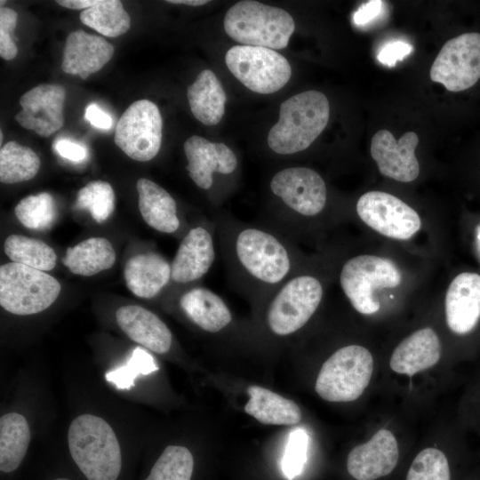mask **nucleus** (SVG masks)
Masks as SVG:
<instances>
[{
    "label": "nucleus",
    "instance_id": "obj_32",
    "mask_svg": "<svg viewBox=\"0 0 480 480\" xmlns=\"http://www.w3.org/2000/svg\"><path fill=\"white\" fill-rule=\"evenodd\" d=\"M80 20L103 36H119L131 27V18L118 0H100L98 4L84 10Z\"/></svg>",
    "mask_w": 480,
    "mask_h": 480
},
{
    "label": "nucleus",
    "instance_id": "obj_41",
    "mask_svg": "<svg viewBox=\"0 0 480 480\" xmlns=\"http://www.w3.org/2000/svg\"><path fill=\"white\" fill-rule=\"evenodd\" d=\"M412 45L396 41L384 45L377 55L378 60L388 67H393L398 60H402L412 52Z\"/></svg>",
    "mask_w": 480,
    "mask_h": 480
},
{
    "label": "nucleus",
    "instance_id": "obj_14",
    "mask_svg": "<svg viewBox=\"0 0 480 480\" xmlns=\"http://www.w3.org/2000/svg\"><path fill=\"white\" fill-rule=\"evenodd\" d=\"M215 236L213 220L195 225L186 232L171 263V282L189 285L209 272L216 258Z\"/></svg>",
    "mask_w": 480,
    "mask_h": 480
},
{
    "label": "nucleus",
    "instance_id": "obj_4",
    "mask_svg": "<svg viewBox=\"0 0 480 480\" xmlns=\"http://www.w3.org/2000/svg\"><path fill=\"white\" fill-rule=\"evenodd\" d=\"M330 106L321 92L298 93L280 105L279 120L268 134L269 148L278 155L307 149L326 127Z\"/></svg>",
    "mask_w": 480,
    "mask_h": 480
},
{
    "label": "nucleus",
    "instance_id": "obj_37",
    "mask_svg": "<svg viewBox=\"0 0 480 480\" xmlns=\"http://www.w3.org/2000/svg\"><path fill=\"white\" fill-rule=\"evenodd\" d=\"M406 480H450L447 458L436 448H426L417 454Z\"/></svg>",
    "mask_w": 480,
    "mask_h": 480
},
{
    "label": "nucleus",
    "instance_id": "obj_5",
    "mask_svg": "<svg viewBox=\"0 0 480 480\" xmlns=\"http://www.w3.org/2000/svg\"><path fill=\"white\" fill-rule=\"evenodd\" d=\"M68 443L75 463L88 480H116L122 455L116 434L102 418L82 414L68 431Z\"/></svg>",
    "mask_w": 480,
    "mask_h": 480
},
{
    "label": "nucleus",
    "instance_id": "obj_8",
    "mask_svg": "<svg viewBox=\"0 0 480 480\" xmlns=\"http://www.w3.org/2000/svg\"><path fill=\"white\" fill-rule=\"evenodd\" d=\"M61 286L44 271L16 262L0 267V305L6 311L28 316L48 308Z\"/></svg>",
    "mask_w": 480,
    "mask_h": 480
},
{
    "label": "nucleus",
    "instance_id": "obj_21",
    "mask_svg": "<svg viewBox=\"0 0 480 480\" xmlns=\"http://www.w3.org/2000/svg\"><path fill=\"white\" fill-rule=\"evenodd\" d=\"M116 319L121 330L133 341L157 354L167 353L172 344L168 326L155 313L137 305L120 307Z\"/></svg>",
    "mask_w": 480,
    "mask_h": 480
},
{
    "label": "nucleus",
    "instance_id": "obj_24",
    "mask_svg": "<svg viewBox=\"0 0 480 480\" xmlns=\"http://www.w3.org/2000/svg\"><path fill=\"white\" fill-rule=\"evenodd\" d=\"M124 276L135 296L152 299L171 283V264L159 253H140L126 262Z\"/></svg>",
    "mask_w": 480,
    "mask_h": 480
},
{
    "label": "nucleus",
    "instance_id": "obj_10",
    "mask_svg": "<svg viewBox=\"0 0 480 480\" xmlns=\"http://www.w3.org/2000/svg\"><path fill=\"white\" fill-rule=\"evenodd\" d=\"M225 62L236 79L257 93L269 94L279 91L292 76L286 58L269 48L235 45L227 52Z\"/></svg>",
    "mask_w": 480,
    "mask_h": 480
},
{
    "label": "nucleus",
    "instance_id": "obj_11",
    "mask_svg": "<svg viewBox=\"0 0 480 480\" xmlns=\"http://www.w3.org/2000/svg\"><path fill=\"white\" fill-rule=\"evenodd\" d=\"M430 78L452 92L475 87L480 81V32H463L449 39L431 66Z\"/></svg>",
    "mask_w": 480,
    "mask_h": 480
},
{
    "label": "nucleus",
    "instance_id": "obj_38",
    "mask_svg": "<svg viewBox=\"0 0 480 480\" xmlns=\"http://www.w3.org/2000/svg\"><path fill=\"white\" fill-rule=\"evenodd\" d=\"M308 443V434L302 428L294 429L289 435L282 460V469L286 478L292 479L301 473L307 459Z\"/></svg>",
    "mask_w": 480,
    "mask_h": 480
},
{
    "label": "nucleus",
    "instance_id": "obj_7",
    "mask_svg": "<svg viewBox=\"0 0 480 480\" xmlns=\"http://www.w3.org/2000/svg\"><path fill=\"white\" fill-rule=\"evenodd\" d=\"M373 371L371 352L359 345L336 350L322 365L315 389L329 402H351L369 385Z\"/></svg>",
    "mask_w": 480,
    "mask_h": 480
},
{
    "label": "nucleus",
    "instance_id": "obj_13",
    "mask_svg": "<svg viewBox=\"0 0 480 480\" xmlns=\"http://www.w3.org/2000/svg\"><path fill=\"white\" fill-rule=\"evenodd\" d=\"M360 220L376 232L405 240L416 234L421 220L417 212L398 197L382 191H369L356 202Z\"/></svg>",
    "mask_w": 480,
    "mask_h": 480
},
{
    "label": "nucleus",
    "instance_id": "obj_26",
    "mask_svg": "<svg viewBox=\"0 0 480 480\" xmlns=\"http://www.w3.org/2000/svg\"><path fill=\"white\" fill-rule=\"evenodd\" d=\"M188 100L193 116L205 125L218 124L225 112L226 93L210 69L201 71L188 87Z\"/></svg>",
    "mask_w": 480,
    "mask_h": 480
},
{
    "label": "nucleus",
    "instance_id": "obj_2",
    "mask_svg": "<svg viewBox=\"0 0 480 480\" xmlns=\"http://www.w3.org/2000/svg\"><path fill=\"white\" fill-rule=\"evenodd\" d=\"M272 202L260 222L293 242L309 220L319 218L327 204V188L322 176L304 166H289L273 174L268 182Z\"/></svg>",
    "mask_w": 480,
    "mask_h": 480
},
{
    "label": "nucleus",
    "instance_id": "obj_16",
    "mask_svg": "<svg viewBox=\"0 0 480 480\" xmlns=\"http://www.w3.org/2000/svg\"><path fill=\"white\" fill-rule=\"evenodd\" d=\"M183 148L188 176L203 190L213 188L216 175H233L238 167L236 154L224 143L194 135L186 140Z\"/></svg>",
    "mask_w": 480,
    "mask_h": 480
},
{
    "label": "nucleus",
    "instance_id": "obj_19",
    "mask_svg": "<svg viewBox=\"0 0 480 480\" xmlns=\"http://www.w3.org/2000/svg\"><path fill=\"white\" fill-rule=\"evenodd\" d=\"M445 317L448 327L457 334L469 332L480 318V275L459 274L450 284L445 295Z\"/></svg>",
    "mask_w": 480,
    "mask_h": 480
},
{
    "label": "nucleus",
    "instance_id": "obj_25",
    "mask_svg": "<svg viewBox=\"0 0 480 480\" xmlns=\"http://www.w3.org/2000/svg\"><path fill=\"white\" fill-rule=\"evenodd\" d=\"M139 209L145 222L156 231L175 234L181 227L175 199L161 186L146 178L136 183Z\"/></svg>",
    "mask_w": 480,
    "mask_h": 480
},
{
    "label": "nucleus",
    "instance_id": "obj_18",
    "mask_svg": "<svg viewBox=\"0 0 480 480\" xmlns=\"http://www.w3.org/2000/svg\"><path fill=\"white\" fill-rule=\"evenodd\" d=\"M398 453L394 435L389 430L380 429L368 442L350 451L347 468L356 480H376L393 471Z\"/></svg>",
    "mask_w": 480,
    "mask_h": 480
},
{
    "label": "nucleus",
    "instance_id": "obj_9",
    "mask_svg": "<svg viewBox=\"0 0 480 480\" xmlns=\"http://www.w3.org/2000/svg\"><path fill=\"white\" fill-rule=\"evenodd\" d=\"M401 273L393 261L375 255H357L348 259L340 268L341 290L359 313L372 315L380 309L374 291L400 284Z\"/></svg>",
    "mask_w": 480,
    "mask_h": 480
},
{
    "label": "nucleus",
    "instance_id": "obj_43",
    "mask_svg": "<svg viewBox=\"0 0 480 480\" xmlns=\"http://www.w3.org/2000/svg\"><path fill=\"white\" fill-rule=\"evenodd\" d=\"M84 118L96 128L108 130L112 126L111 116L102 110L96 103L87 106Z\"/></svg>",
    "mask_w": 480,
    "mask_h": 480
},
{
    "label": "nucleus",
    "instance_id": "obj_28",
    "mask_svg": "<svg viewBox=\"0 0 480 480\" xmlns=\"http://www.w3.org/2000/svg\"><path fill=\"white\" fill-rule=\"evenodd\" d=\"M116 261V252L104 237H91L68 247L62 263L76 275L91 276L110 268Z\"/></svg>",
    "mask_w": 480,
    "mask_h": 480
},
{
    "label": "nucleus",
    "instance_id": "obj_44",
    "mask_svg": "<svg viewBox=\"0 0 480 480\" xmlns=\"http://www.w3.org/2000/svg\"><path fill=\"white\" fill-rule=\"evenodd\" d=\"M60 6L75 9L86 10L99 4L98 0H59L56 1Z\"/></svg>",
    "mask_w": 480,
    "mask_h": 480
},
{
    "label": "nucleus",
    "instance_id": "obj_39",
    "mask_svg": "<svg viewBox=\"0 0 480 480\" xmlns=\"http://www.w3.org/2000/svg\"><path fill=\"white\" fill-rule=\"evenodd\" d=\"M17 12L8 7L0 9V56L5 60L14 59L18 48L13 41V32L17 25Z\"/></svg>",
    "mask_w": 480,
    "mask_h": 480
},
{
    "label": "nucleus",
    "instance_id": "obj_20",
    "mask_svg": "<svg viewBox=\"0 0 480 480\" xmlns=\"http://www.w3.org/2000/svg\"><path fill=\"white\" fill-rule=\"evenodd\" d=\"M113 54V45L103 37L84 30L73 31L66 40L61 68L65 73L86 79L101 69Z\"/></svg>",
    "mask_w": 480,
    "mask_h": 480
},
{
    "label": "nucleus",
    "instance_id": "obj_3",
    "mask_svg": "<svg viewBox=\"0 0 480 480\" xmlns=\"http://www.w3.org/2000/svg\"><path fill=\"white\" fill-rule=\"evenodd\" d=\"M305 268L304 264L260 305L264 308L266 328L273 336L285 338L301 330L323 300V281Z\"/></svg>",
    "mask_w": 480,
    "mask_h": 480
},
{
    "label": "nucleus",
    "instance_id": "obj_17",
    "mask_svg": "<svg viewBox=\"0 0 480 480\" xmlns=\"http://www.w3.org/2000/svg\"><path fill=\"white\" fill-rule=\"evenodd\" d=\"M418 144L419 137L413 132H405L396 140L389 131L382 129L374 133L370 150L382 175L401 182H411L420 173L415 156Z\"/></svg>",
    "mask_w": 480,
    "mask_h": 480
},
{
    "label": "nucleus",
    "instance_id": "obj_46",
    "mask_svg": "<svg viewBox=\"0 0 480 480\" xmlns=\"http://www.w3.org/2000/svg\"><path fill=\"white\" fill-rule=\"evenodd\" d=\"M53 480H69V479H67V478H56V479H53Z\"/></svg>",
    "mask_w": 480,
    "mask_h": 480
},
{
    "label": "nucleus",
    "instance_id": "obj_42",
    "mask_svg": "<svg viewBox=\"0 0 480 480\" xmlns=\"http://www.w3.org/2000/svg\"><path fill=\"white\" fill-rule=\"evenodd\" d=\"M383 2L371 0L362 4L355 12L353 20L356 25H365L374 20L381 12Z\"/></svg>",
    "mask_w": 480,
    "mask_h": 480
},
{
    "label": "nucleus",
    "instance_id": "obj_23",
    "mask_svg": "<svg viewBox=\"0 0 480 480\" xmlns=\"http://www.w3.org/2000/svg\"><path fill=\"white\" fill-rule=\"evenodd\" d=\"M441 356V344L431 328L418 330L394 349L389 365L400 374L412 376L434 366Z\"/></svg>",
    "mask_w": 480,
    "mask_h": 480
},
{
    "label": "nucleus",
    "instance_id": "obj_40",
    "mask_svg": "<svg viewBox=\"0 0 480 480\" xmlns=\"http://www.w3.org/2000/svg\"><path fill=\"white\" fill-rule=\"evenodd\" d=\"M52 148L60 156L74 163H81L88 157L87 148L69 139L56 140L52 144Z\"/></svg>",
    "mask_w": 480,
    "mask_h": 480
},
{
    "label": "nucleus",
    "instance_id": "obj_29",
    "mask_svg": "<svg viewBox=\"0 0 480 480\" xmlns=\"http://www.w3.org/2000/svg\"><path fill=\"white\" fill-rule=\"evenodd\" d=\"M30 442L26 418L18 412H8L0 419V469L14 471L21 463Z\"/></svg>",
    "mask_w": 480,
    "mask_h": 480
},
{
    "label": "nucleus",
    "instance_id": "obj_27",
    "mask_svg": "<svg viewBox=\"0 0 480 480\" xmlns=\"http://www.w3.org/2000/svg\"><path fill=\"white\" fill-rule=\"evenodd\" d=\"M247 393L250 399L244 411L260 423L292 426L302 419L301 411L293 401L268 388L252 385Z\"/></svg>",
    "mask_w": 480,
    "mask_h": 480
},
{
    "label": "nucleus",
    "instance_id": "obj_31",
    "mask_svg": "<svg viewBox=\"0 0 480 480\" xmlns=\"http://www.w3.org/2000/svg\"><path fill=\"white\" fill-rule=\"evenodd\" d=\"M4 252L12 262L41 271L54 268L57 256L54 250L42 240L21 235H10L4 241Z\"/></svg>",
    "mask_w": 480,
    "mask_h": 480
},
{
    "label": "nucleus",
    "instance_id": "obj_47",
    "mask_svg": "<svg viewBox=\"0 0 480 480\" xmlns=\"http://www.w3.org/2000/svg\"><path fill=\"white\" fill-rule=\"evenodd\" d=\"M5 3V1H1V6L3 7V4Z\"/></svg>",
    "mask_w": 480,
    "mask_h": 480
},
{
    "label": "nucleus",
    "instance_id": "obj_6",
    "mask_svg": "<svg viewBox=\"0 0 480 480\" xmlns=\"http://www.w3.org/2000/svg\"><path fill=\"white\" fill-rule=\"evenodd\" d=\"M227 35L242 45L284 49L294 32L292 17L284 9L257 1H240L224 18Z\"/></svg>",
    "mask_w": 480,
    "mask_h": 480
},
{
    "label": "nucleus",
    "instance_id": "obj_1",
    "mask_svg": "<svg viewBox=\"0 0 480 480\" xmlns=\"http://www.w3.org/2000/svg\"><path fill=\"white\" fill-rule=\"evenodd\" d=\"M212 220L228 284L254 304L260 306L305 264L292 240L260 221L245 222L227 212Z\"/></svg>",
    "mask_w": 480,
    "mask_h": 480
},
{
    "label": "nucleus",
    "instance_id": "obj_12",
    "mask_svg": "<svg viewBox=\"0 0 480 480\" xmlns=\"http://www.w3.org/2000/svg\"><path fill=\"white\" fill-rule=\"evenodd\" d=\"M162 127L160 110L154 102L148 100L134 101L119 118L115 143L132 159L149 161L160 150Z\"/></svg>",
    "mask_w": 480,
    "mask_h": 480
},
{
    "label": "nucleus",
    "instance_id": "obj_34",
    "mask_svg": "<svg viewBox=\"0 0 480 480\" xmlns=\"http://www.w3.org/2000/svg\"><path fill=\"white\" fill-rule=\"evenodd\" d=\"M194 458L184 446H167L145 480H191Z\"/></svg>",
    "mask_w": 480,
    "mask_h": 480
},
{
    "label": "nucleus",
    "instance_id": "obj_36",
    "mask_svg": "<svg viewBox=\"0 0 480 480\" xmlns=\"http://www.w3.org/2000/svg\"><path fill=\"white\" fill-rule=\"evenodd\" d=\"M158 370L154 357L146 350L136 348L124 366L106 372L105 379L118 389H130L139 375H147Z\"/></svg>",
    "mask_w": 480,
    "mask_h": 480
},
{
    "label": "nucleus",
    "instance_id": "obj_45",
    "mask_svg": "<svg viewBox=\"0 0 480 480\" xmlns=\"http://www.w3.org/2000/svg\"><path fill=\"white\" fill-rule=\"evenodd\" d=\"M170 4H187L190 6H200L207 4L209 1L205 0H168L166 1Z\"/></svg>",
    "mask_w": 480,
    "mask_h": 480
},
{
    "label": "nucleus",
    "instance_id": "obj_35",
    "mask_svg": "<svg viewBox=\"0 0 480 480\" xmlns=\"http://www.w3.org/2000/svg\"><path fill=\"white\" fill-rule=\"evenodd\" d=\"M75 207L86 210L98 223H103L115 209V192L111 185L103 180H93L83 187L76 195Z\"/></svg>",
    "mask_w": 480,
    "mask_h": 480
},
{
    "label": "nucleus",
    "instance_id": "obj_33",
    "mask_svg": "<svg viewBox=\"0 0 480 480\" xmlns=\"http://www.w3.org/2000/svg\"><path fill=\"white\" fill-rule=\"evenodd\" d=\"M14 212L24 227L44 230L52 225L56 218V204L51 194L41 192L22 198L16 204Z\"/></svg>",
    "mask_w": 480,
    "mask_h": 480
},
{
    "label": "nucleus",
    "instance_id": "obj_15",
    "mask_svg": "<svg viewBox=\"0 0 480 480\" xmlns=\"http://www.w3.org/2000/svg\"><path fill=\"white\" fill-rule=\"evenodd\" d=\"M65 88L57 84H39L20 99L22 109L15 120L42 137H50L64 124Z\"/></svg>",
    "mask_w": 480,
    "mask_h": 480
},
{
    "label": "nucleus",
    "instance_id": "obj_30",
    "mask_svg": "<svg viewBox=\"0 0 480 480\" xmlns=\"http://www.w3.org/2000/svg\"><path fill=\"white\" fill-rule=\"evenodd\" d=\"M40 168V158L30 148L9 141L0 150V180L13 184L33 179Z\"/></svg>",
    "mask_w": 480,
    "mask_h": 480
},
{
    "label": "nucleus",
    "instance_id": "obj_22",
    "mask_svg": "<svg viewBox=\"0 0 480 480\" xmlns=\"http://www.w3.org/2000/svg\"><path fill=\"white\" fill-rule=\"evenodd\" d=\"M179 306L185 316L208 333H219L233 323V316L226 301L212 290L193 286L183 292Z\"/></svg>",
    "mask_w": 480,
    "mask_h": 480
}]
</instances>
